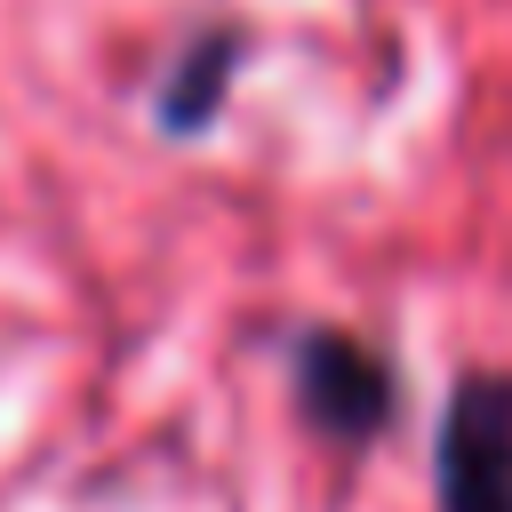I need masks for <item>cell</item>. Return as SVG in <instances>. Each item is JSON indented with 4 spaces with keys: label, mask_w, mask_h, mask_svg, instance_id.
I'll list each match as a JSON object with an SVG mask.
<instances>
[{
    "label": "cell",
    "mask_w": 512,
    "mask_h": 512,
    "mask_svg": "<svg viewBox=\"0 0 512 512\" xmlns=\"http://www.w3.org/2000/svg\"><path fill=\"white\" fill-rule=\"evenodd\" d=\"M440 512H512V376H464L440 416Z\"/></svg>",
    "instance_id": "6da1fadb"
},
{
    "label": "cell",
    "mask_w": 512,
    "mask_h": 512,
    "mask_svg": "<svg viewBox=\"0 0 512 512\" xmlns=\"http://www.w3.org/2000/svg\"><path fill=\"white\" fill-rule=\"evenodd\" d=\"M296 400L328 440L360 448V440H376L392 424V368L360 336L312 328V336H296Z\"/></svg>",
    "instance_id": "7a4b0ae2"
},
{
    "label": "cell",
    "mask_w": 512,
    "mask_h": 512,
    "mask_svg": "<svg viewBox=\"0 0 512 512\" xmlns=\"http://www.w3.org/2000/svg\"><path fill=\"white\" fill-rule=\"evenodd\" d=\"M232 56H240V40L208 32V40H200V48L176 64V80L160 88V120H168L176 136L208 128V112H216V96H224V80H232Z\"/></svg>",
    "instance_id": "3957f363"
}]
</instances>
